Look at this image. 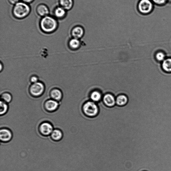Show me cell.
Masks as SVG:
<instances>
[{"mask_svg":"<svg viewBox=\"0 0 171 171\" xmlns=\"http://www.w3.org/2000/svg\"><path fill=\"white\" fill-rule=\"evenodd\" d=\"M69 46L73 49H77L80 45V41L78 39L74 38L72 39L69 41Z\"/></svg>","mask_w":171,"mask_h":171,"instance_id":"ffe728a7","label":"cell"},{"mask_svg":"<svg viewBox=\"0 0 171 171\" xmlns=\"http://www.w3.org/2000/svg\"><path fill=\"white\" fill-rule=\"evenodd\" d=\"M71 33L74 38L78 39L84 35V30L81 26H76L72 30Z\"/></svg>","mask_w":171,"mask_h":171,"instance_id":"7c38bea8","label":"cell"},{"mask_svg":"<svg viewBox=\"0 0 171 171\" xmlns=\"http://www.w3.org/2000/svg\"><path fill=\"white\" fill-rule=\"evenodd\" d=\"M128 101V98L127 97L124 95H121L117 98L116 102L118 105L122 106L126 105Z\"/></svg>","mask_w":171,"mask_h":171,"instance_id":"2e32d148","label":"cell"},{"mask_svg":"<svg viewBox=\"0 0 171 171\" xmlns=\"http://www.w3.org/2000/svg\"><path fill=\"white\" fill-rule=\"evenodd\" d=\"M101 95L97 91H94L91 95V100L94 102L99 101L101 99Z\"/></svg>","mask_w":171,"mask_h":171,"instance_id":"d6986e66","label":"cell"},{"mask_svg":"<svg viewBox=\"0 0 171 171\" xmlns=\"http://www.w3.org/2000/svg\"><path fill=\"white\" fill-rule=\"evenodd\" d=\"M38 78L36 76H33L30 79V81L33 83H35L38 82Z\"/></svg>","mask_w":171,"mask_h":171,"instance_id":"cb8c5ba5","label":"cell"},{"mask_svg":"<svg viewBox=\"0 0 171 171\" xmlns=\"http://www.w3.org/2000/svg\"><path fill=\"white\" fill-rule=\"evenodd\" d=\"M51 138L53 141L58 142L61 140L63 137V133L61 130L58 129L54 130L51 135Z\"/></svg>","mask_w":171,"mask_h":171,"instance_id":"8fae6325","label":"cell"},{"mask_svg":"<svg viewBox=\"0 0 171 171\" xmlns=\"http://www.w3.org/2000/svg\"><path fill=\"white\" fill-rule=\"evenodd\" d=\"M59 106L58 102L52 99L47 100L44 105L45 111L50 113L56 111L58 109Z\"/></svg>","mask_w":171,"mask_h":171,"instance_id":"ba28073f","label":"cell"},{"mask_svg":"<svg viewBox=\"0 0 171 171\" xmlns=\"http://www.w3.org/2000/svg\"><path fill=\"white\" fill-rule=\"evenodd\" d=\"M167 0H153V1L158 4H162L165 3Z\"/></svg>","mask_w":171,"mask_h":171,"instance_id":"603a6c76","label":"cell"},{"mask_svg":"<svg viewBox=\"0 0 171 171\" xmlns=\"http://www.w3.org/2000/svg\"><path fill=\"white\" fill-rule=\"evenodd\" d=\"M157 59L159 61H161L164 60L165 55L162 52H159L156 56Z\"/></svg>","mask_w":171,"mask_h":171,"instance_id":"7402d4cb","label":"cell"},{"mask_svg":"<svg viewBox=\"0 0 171 171\" xmlns=\"http://www.w3.org/2000/svg\"><path fill=\"white\" fill-rule=\"evenodd\" d=\"M50 96L52 99L58 101L61 100L63 95L61 91L58 89H54L52 90Z\"/></svg>","mask_w":171,"mask_h":171,"instance_id":"4fadbf2b","label":"cell"},{"mask_svg":"<svg viewBox=\"0 0 171 171\" xmlns=\"http://www.w3.org/2000/svg\"><path fill=\"white\" fill-rule=\"evenodd\" d=\"M57 21L52 17L47 16L43 17L40 22L41 29L45 33L54 32L58 27Z\"/></svg>","mask_w":171,"mask_h":171,"instance_id":"6da1fadb","label":"cell"},{"mask_svg":"<svg viewBox=\"0 0 171 171\" xmlns=\"http://www.w3.org/2000/svg\"><path fill=\"white\" fill-rule=\"evenodd\" d=\"M8 1L11 4L14 5L19 2V0H8Z\"/></svg>","mask_w":171,"mask_h":171,"instance_id":"d4e9b609","label":"cell"},{"mask_svg":"<svg viewBox=\"0 0 171 171\" xmlns=\"http://www.w3.org/2000/svg\"><path fill=\"white\" fill-rule=\"evenodd\" d=\"M55 17L61 19L65 17L66 14V10L62 7H57L54 11Z\"/></svg>","mask_w":171,"mask_h":171,"instance_id":"9a60e30c","label":"cell"},{"mask_svg":"<svg viewBox=\"0 0 171 171\" xmlns=\"http://www.w3.org/2000/svg\"><path fill=\"white\" fill-rule=\"evenodd\" d=\"M163 70L167 72H171V59H167L162 64Z\"/></svg>","mask_w":171,"mask_h":171,"instance_id":"e0dca14e","label":"cell"},{"mask_svg":"<svg viewBox=\"0 0 171 171\" xmlns=\"http://www.w3.org/2000/svg\"><path fill=\"white\" fill-rule=\"evenodd\" d=\"M36 11L39 16L43 17L48 16L49 13L48 7L44 4L38 6L37 7Z\"/></svg>","mask_w":171,"mask_h":171,"instance_id":"9c48e42d","label":"cell"},{"mask_svg":"<svg viewBox=\"0 0 171 171\" xmlns=\"http://www.w3.org/2000/svg\"><path fill=\"white\" fill-rule=\"evenodd\" d=\"M45 90V86L42 83L38 82L33 83L30 86L29 90L30 93L34 96H39L43 93Z\"/></svg>","mask_w":171,"mask_h":171,"instance_id":"5b68a950","label":"cell"},{"mask_svg":"<svg viewBox=\"0 0 171 171\" xmlns=\"http://www.w3.org/2000/svg\"><path fill=\"white\" fill-rule=\"evenodd\" d=\"M54 130L52 124L47 121L44 122L39 125L38 131L40 134L44 136H48L51 135Z\"/></svg>","mask_w":171,"mask_h":171,"instance_id":"277c9868","label":"cell"},{"mask_svg":"<svg viewBox=\"0 0 171 171\" xmlns=\"http://www.w3.org/2000/svg\"><path fill=\"white\" fill-rule=\"evenodd\" d=\"M138 7L140 12L146 14L150 12L153 8V5L149 0H141L139 3Z\"/></svg>","mask_w":171,"mask_h":171,"instance_id":"8992f818","label":"cell"},{"mask_svg":"<svg viewBox=\"0 0 171 171\" xmlns=\"http://www.w3.org/2000/svg\"><path fill=\"white\" fill-rule=\"evenodd\" d=\"M13 138L12 132L7 128H2L0 130V139L3 143L9 142Z\"/></svg>","mask_w":171,"mask_h":171,"instance_id":"52a82bcc","label":"cell"},{"mask_svg":"<svg viewBox=\"0 0 171 171\" xmlns=\"http://www.w3.org/2000/svg\"><path fill=\"white\" fill-rule=\"evenodd\" d=\"M82 111L84 115L90 117L96 116L99 113V109L94 102L88 101L83 106Z\"/></svg>","mask_w":171,"mask_h":171,"instance_id":"3957f363","label":"cell"},{"mask_svg":"<svg viewBox=\"0 0 171 171\" xmlns=\"http://www.w3.org/2000/svg\"><path fill=\"white\" fill-rule=\"evenodd\" d=\"M0 106H1V109H0V115L1 116L4 115L8 111L9 107L6 103L1 100L0 102Z\"/></svg>","mask_w":171,"mask_h":171,"instance_id":"ac0fdd59","label":"cell"},{"mask_svg":"<svg viewBox=\"0 0 171 171\" xmlns=\"http://www.w3.org/2000/svg\"><path fill=\"white\" fill-rule=\"evenodd\" d=\"M103 100L105 104L109 107H113L116 103L115 97L111 94L105 95Z\"/></svg>","mask_w":171,"mask_h":171,"instance_id":"30bf717a","label":"cell"},{"mask_svg":"<svg viewBox=\"0 0 171 171\" xmlns=\"http://www.w3.org/2000/svg\"><path fill=\"white\" fill-rule=\"evenodd\" d=\"M2 100L6 103H9L12 100V97L11 95L9 93H4L1 95Z\"/></svg>","mask_w":171,"mask_h":171,"instance_id":"44dd1931","label":"cell"},{"mask_svg":"<svg viewBox=\"0 0 171 171\" xmlns=\"http://www.w3.org/2000/svg\"><path fill=\"white\" fill-rule=\"evenodd\" d=\"M59 3L60 6L66 10H71L73 6V0H59Z\"/></svg>","mask_w":171,"mask_h":171,"instance_id":"5bb4252c","label":"cell"},{"mask_svg":"<svg viewBox=\"0 0 171 171\" xmlns=\"http://www.w3.org/2000/svg\"><path fill=\"white\" fill-rule=\"evenodd\" d=\"M30 11V7L28 4L21 2H19L14 5L13 13L15 17L21 19L28 16Z\"/></svg>","mask_w":171,"mask_h":171,"instance_id":"7a4b0ae2","label":"cell"},{"mask_svg":"<svg viewBox=\"0 0 171 171\" xmlns=\"http://www.w3.org/2000/svg\"><path fill=\"white\" fill-rule=\"evenodd\" d=\"M21 1L22 2L28 4L32 2L34 0H21Z\"/></svg>","mask_w":171,"mask_h":171,"instance_id":"484cf974","label":"cell"}]
</instances>
